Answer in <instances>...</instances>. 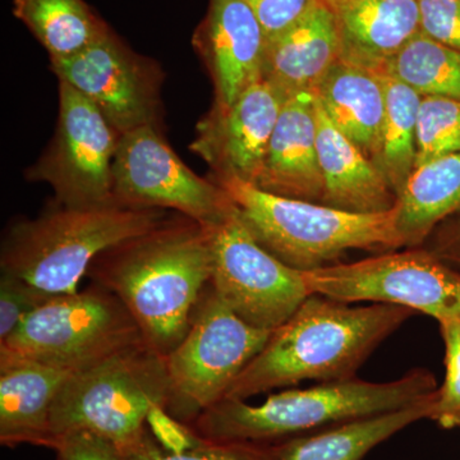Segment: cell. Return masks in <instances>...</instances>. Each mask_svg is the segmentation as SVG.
<instances>
[{"label": "cell", "mask_w": 460, "mask_h": 460, "mask_svg": "<svg viewBox=\"0 0 460 460\" xmlns=\"http://www.w3.org/2000/svg\"><path fill=\"white\" fill-rule=\"evenodd\" d=\"M211 272L208 226L174 213L96 257L86 277L117 296L145 343L166 357L186 337Z\"/></svg>", "instance_id": "obj_1"}, {"label": "cell", "mask_w": 460, "mask_h": 460, "mask_svg": "<svg viewBox=\"0 0 460 460\" xmlns=\"http://www.w3.org/2000/svg\"><path fill=\"white\" fill-rule=\"evenodd\" d=\"M422 98L460 100V51L420 32L384 68Z\"/></svg>", "instance_id": "obj_26"}, {"label": "cell", "mask_w": 460, "mask_h": 460, "mask_svg": "<svg viewBox=\"0 0 460 460\" xmlns=\"http://www.w3.org/2000/svg\"><path fill=\"white\" fill-rule=\"evenodd\" d=\"M53 293L29 281L2 272L0 277V343L12 334L25 317L53 298Z\"/></svg>", "instance_id": "obj_30"}, {"label": "cell", "mask_w": 460, "mask_h": 460, "mask_svg": "<svg viewBox=\"0 0 460 460\" xmlns=\"http://www.w3.org/2000/svg\"><path fill=\"white\" fill-rule=\"evenodd\" d=\"M169 389L165 357L144 341L75 372L51 408V449L75 432H91L118 447L131 444L151 411L165 410Z\"/></svg>", "instance_id": "obj_6"}, {"label": "cell", "mask_w": 460, "mask_h": 460, "mask_svg": "<svg viewBox=\"0 0 460 460\" xmlns=\"http://www.w3.org/2000/svg\"><path fill=\"white\" fill-rule=\"evenodd\" d=\"M313 295L345 304L372 302L411 308L438 320H460V272L432 251L413 247L350 263L304 271Z\"/></svg>", "instance_id": "obj_9"}, {"label": "cell", "mask_w": 460, "mask_h": 460, "mask_svg": "<svg viewBox=\"0 0 460 460\" xmlns=\"http://www.w3.org/2000/svg\"><path fill=\"white\" fill-rule=\"evenodd\" d=\"M50 66L58 80L89 99L119 135L160 127L162 69L155 60L133 51L113 30L75 56L50 59Z\"/></svg>", "instance_id": "obj_13"}, {"label": "cell", "mask_w": 460, "mask_h": 460, "mask_svg": "<svg viewBox=\"0 0 460 460\" xmlns=\"http://www.w3.org/2000/svg\"><path fill=\"white\" fill-rule=\"evenodd\" d=\"M341 60L337 17L325 3L268 41L262 80L284 99L314 93L321 81Z\"/></svg>", "instance_id": "obj_18"}, {"label": "cell", "mask_w": 460, "mask_h": 460, "mask_svg": "<svg viewBox=\"0 0 460 460\" xmlns=\"http://www.w3.org/2000/svg\"><path fill=\"white\" fill-rule=\"evenodd\" d=\"M432 252L444 261L449 260V261L460 263V228L456 230L453 235H447L441 246Z\"/></svg>", "instance_id": "obj_35"}, {"label": "cell", "mask_w": 460, "mask_h": 460, "mask_svg": "<svg viewBox=\"0 0 460 460\" xmlns=\"http://www.w3.org/2000/svg\"><path fill=\"white\" fill-rule=\"evenodd\" d=\"M460 210V153L417 166L398 196L404 247H419L438 223Z\"/></svg>", "instance_id": "obj_23"}, {"label": "cell", "mask_w": 460, "mask_h": 460, "mask_svg": "<svg viewBox=\"0 0 460 460\" xmlns=\"http://www.w3.org/2000/svg\"><path fill=\"white\" fill-rule=\"evenodd\" d=\"M210 180L237 206L256 241L296 270L335 265L350 250L404 247L398 229V204L385 213H350L319 202L271 195L233 175L211 174Z\"/></svg>", "instance_id": "obj_5"}, {"label": "cell", "mask_w": 460, "mask_h": 460, "mask_svg": "<svg viewBox=\"0 0 460 460\" xmlns=\"http://www.w3.org/2000/svg\"><path fill=\"white\" fill-rule=\"evenodd\" d=\"M57 460H122L117 445L91 432H75L57 441Z\"/></svg>", "instance_id": "obj_33"}, {"label": "cell", "mask_w": 460, "mask_h": 460, "mask_svg": "<svg viewBox=\"0 0 460 460\" xmlns=\"http://www.w3.org/2000/svg\"><path fill=\"white\" fill-rule=\"evenodd\" d=\"M215 89V105L230 107L262 80L268 38L244 0H210L192 39Z\"/></svg>", "instance_id": "obj_15"}, {"label": "cell", "mask_w": 460, "mask_h": 460, "mask_svg": "<svg viewBox=\"0 0 460 460\" xmlns=\"http://www.w3.org/2000/svg\"><path fill=\"white\" fill-rule=\"evenodd\" d=\"M169 217L163 208L117 201L80 208L56 202L35 219L21 220L8 229L0 269L53 295L75 293L96 257Z\"/></svg>", "instance_id": "obj_4"}, {"label": "cell", "mask_w": 460, "mask_h": 460, "mask_svg": "<svg viewBox=\"0 0 460 460\" xmlns=\"http://www.w3.org/2000/svg\"><path fill=\"white\" fill-rule=\"evenodd\" d=\"M314 95L339 131L371 159L386 111L381 75L339 60Z\"/></svg>", "instance_id": "obj_22"}, {"label": "cell", "mask_w": 460, "mask_h": 460, "mask_svg": "<svg viewBox=\"0 0 460 460\" xmlns=\"http://www.w3.org/2000/svg\"><path fill=\"white\" fill-rule=\"evenodd\" d=\"M271 332L242 320L208 284L193 310L186 337L165 357L171 385L166 413L192 425L199 414L226 398Z\"/></svg>", "instance_id": "obj_7"}, {"label": "cell", "mask_w": 460, "mask_h": 460, "mask_svg": "<svg viewBox=\"0 0 460 460\" xmlns=\"http://www.w3.org/2000/svg\"><path fill=\"white\" fill-rule=\"evenodd\" d=\"M334 13L341 60L376 74L420 32L419 0H347Z\"/></svg>", "instance_id": "obj_20"}, {"label": "cell", "mask_w": 460, "mask_h": 460, "mask_svg": "<svg viewBox=\"0 0 460 460\" xmlns=\"http://www.w3.org/2000/svg\"><path fill=\"white\" fill-rule=\"evenodd\" d=\"M147 429L165 449L172 452L190 449L202 438L190 426L172 419L163 407H157L151 411L147 419Z\"/></svg>", "instance_id": "obj_34"}, {"label": "cell", "mask_w": 460, "mask_h": 460, "mask_svg": "<svg viewBox=\"0 0 460 460\" xmlns=\"http://www.w3.org/2000/svg\"><path fill=\"white\" fill-rule=\"evenodd\" d=\"M460 153V100L422 98L417 124V166Z\"/></svg>", "instance_id": "obj_28"}, {"label": "cell", "mask_w": 460, "mask_h": 460, "mask_svg": "<svg viewBox=\"0 0 460 460\" xmlns=\"http://www.w3.org/2000/svg\"><path fill=\"white\" fill-rule=\"evenodd\" d=\"M445 344V380L438 390L431 420L441 428L460 426V323L450 320L440 323Z\"/></svg>", "instance_id": "obj_29"}, {"label": "cell", "mask_w": 460, "mask_h": 460, "mask_svg": "<svg viewBox=\"0 0 460 460\" xmlns=\"http://www.w3.org/2000/svg\"><path fill=\"white\" fill-rule=\"evenodd\" d=\"M420 32L460 51V0H419Z\"/></svg>", "instance_id": "obj_31"}, {"label": "cell", "mask_w": 460, "mask_h": 460, "mask_svg": "<svg viewBox=\"0 0 460 460\" xmlns=\"http://www.w3.org/2000/svg\"><path fill=\"white\" fill-rule=\"evenodd\" d=\"M380 75L385 89L386 111L371 160L398 198L416 169L417 124L422 96L392 75Z\"/></svg>", "instance_id": "obj_25"}, {"label": "cell", "mask_w": 460, "mask_h": 460, "mask_svg": "<svg viewBox=\"0 0 460 460\" xmlns=\"http://www.w3.org/2000/svg\"><path fill=\"white\" fill-rule=\"evenodd\" d=\"M253 186L281 198L321 204L323 181L317 153L314 93H296L284 102Z\"/></svg>", "instance_id": "obj_16"}, {"label": "cell", "mask_w": 460, "mask_h": 460, "mask_svg": "<svg viewBox=\"0 0 460 460\" xmlns=\"http://www.w3.org/2000/svg\"><path fill=\"white\" fill-rule=\"evenodd\" d=\"M210 230V284L220 298L253 328L274 332L313 293L296 270L256 241L237 206Z\"/></svg>", "instance_id": "obj_10"}, {"label": "cell", "mask_w": 460, "mask_h": 460, "mask_svg": "<svg viewBox=\"0 0 460 460\" xmlns=\"http://www.w3.org/2000/svg\"><path fill=\"white\" fill-rule=\"evenodd\" d=\"M323 2L325 3L328 7L332 8V11H335V9L341 7L347 0H323Z\"/></svg>", "instance_id": "obj_36"}, {"label": "cell", "mask_w": 460, "mask_h": 460, "mask_svg": "<svg viewBox=\"0 0 460 460\" xmlns=\"http://www.w3.org/2000/svg\"><path fill=\"white\" fill-rule=\"evenodd\" d=\"M259 20L268 41L307 16L323 0H244Z\"/></svg>", "instance_id": "obj_32"}, {"label": "cell", "mask_w": 460, "mask_h": 460, "mask_svg": "<svg viewBox=\"0 0 460 460\" xmlns=\"http://www.w3.org/2000/svg\"><path fill=\"white\" fill-rule=\"evenodd\" d=\"M316 98V95H314ZM317 153L323 181L321 204L359 214L385 213L398 204L370 157L345 137L316 99Z\"/></svg>", "instance_id": "obj_19"}, {"label": "cell", "mask_w": 460, "mask_h": 460, "mask_svg": "<svg viewBox=\"0 0 460 460\" xmlns=\"http://www.w3.org/2000/svg\"><path fill=\"white\" fill-rule=\"evenodd\" d=\"M74 371L0 352V444L53 447L50 414Z\"/></svg>", "instance_id": "obj_17"}, {"label": "cell", "mask_w": 460, "mask_h": 460, "mask_svg": "<svg viewBox=\"0 0 460 460\" xmlns=\"http://www.w3.org/2000/svg\"><path fill=\"white\" fill-rule=\"evenodd\" d=\"M413 314L402 305H352L311 295L271 332L226 398L248 401L302 381L350 380L378 345Z\"/></svg>", "instance_id": "obj_2"}, {"label": "cell", "mask_w": 460, "mask_h": 460, "mask_svg": "<svg viewBox=\"0 0 460 460\" xmlns=\"http://www.w3.org/2000/svg\"><path fill=\"white\" fill-rule=\"evenodd\" d=\"M286 99L265 80L248 87L230 107L213 105L198 124L190 150L215 175L255 183Z\"/></svg>", "instance_id": "obj_14"}, {"label": "cell", "mask_w": 460, "mask_h": 460, "mask_svg": "<svg viewBox=\"0 0 460 460\" xmlns=\"http://www.w3.org/2000/svg\"><path fill=\"white\" fill-rule=\"evenodd\" d=\"M119 133L89 99L59 81V115L47 151L26 172L45 181L66 206L113 202V163Z\"/></svg>", "instance_id": "obj_12"}, {"label": "cell", "mask_w": 460, "mask_h": 460, "mask_svg": "<svg viewBox=\"0 0 460 460\" xmlns=\"http://www.w3.org/2000/svg\"><path fill=\"white\" fill-rule=\"evenodd\" d=\"M459 323H460V320H459Z\"/></svg>", "instance_id": "obj_37"}, {"label": "cell", "mask_w": 460, "mask_h": 460, "mask_svg": "<svg viewBox=\"0 0 460 460\" xmlns=\"http://www.w3.org/2000/svg\"><path fill=\"white\" fill-rule=\"evenodd\" d=\"M113 198L132 208L174 211L206 226L219 223L234 206L222 187L181 162L156 126L119 136Z\"/></svg>", "instance_id": "obj_11"}, {"label": "cell", "mask_w": 460, "mask_h": 460, "mask_svg": "<svg viewBox=\"0 0 460 460\" xmlns=\"http://www.w3.org/2000/svg\"><path fill=\"white\" fill-rule=\"evenodd\" d=\"M118 449L122 460H278L275 444L214 441L204 438L190 449L172 452L154 438L147 426L135 441Z\"/></svg>", "instance_id": "obj_27"}, {"label": "cell", "mask_w": 460, "mask_h": 460, "mask_svg": "<svg viewBox=\"0 0 460 460\" xmlns=\"http://www.w3.org/2000/svg\"><path fill=\"white\" fill-rule=\"evenodd\" d=\"M13 14L50 59L75 56L111 30L86 0H13Z\"/></svg>", "instance_id": "obj_24"}, {"label": "cell", "mask_w": 460, "mask_h": 460, "mask_svg": "<svg viewBox=\"0 0 460 460\" xmlns=\"http://www.w3.org/2000/svg\"><path fill=\"white\" fill-rule=\"evenodd\" d=\"M438 390L434 375L414 368L398 380L370 383L354 377L307 389H288L261 404L224 398L190 425L214 441L274 444L416 404Z\"/></svg>", "instance_id": "obj_3"}, {"label": "cell", "mask_w": 460, "mask_h": 460, "mask_svg": "<svg viewBox=\"0 0 460 460\" xmlns=\"http://www.w3.org/2000/svg\"><path fill=\"white\" fill-rule=\"evenodd\" d=\"M142 341L120 299L91 283L54 296L30 314L0 343V352L78 372Z\"/></svg>", "instance_id": "obj_8"}, {"label": "cell", "mask_w": 460, "mask_h": 460, "mask_svg": "<svg viewBox=\"0 0 460 460\" xmlns=\"http://www.w3.org/2000/svg\"><path fill=\"white\" fill-rule=\"evenodd\" d=\"M438 390L402 410L274 443L278 460H362L402 429L420 420H431Z\"/></svg>", "instance_id": "obj_21"}]
</instances>
